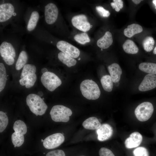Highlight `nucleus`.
I'll use <instances>...</instances> for the list:
<instances>
[{
  "label": "nucleus",
  "instance_id": "32",
  "mask_svg": "<svg viewBox=\"0 0 156 156\" xmlns=\"http://www.w3.org/2000/svg\"><path fill=\"white\" fill-rule=\"evenodd\" d=\"M133 153L134 156H149L147 149L142 146L135 148L133 150Z\"/></svg>",
  "mask_w": 156,
  "mask_h": 156
},
{
  "label": "nucleus",
  "instance_id": "31",
  "mask_svg": "<svg viewBox=\"0 0 156 156\" xmlns=\"http://www.w3.org/2000/svg\"><path fill=\"white\" fill-rule=\"evenodd\" d=\"M6 114L2 111L0 112V133L4 130L8 123V119Z\"/></svg>",
  "mask_w": 156,
  "mask_h": 156
},
{
  "label": "nucleus",
  "instance_id": "37",
  "mask_svg": "<svg viewBox=\"0 0 156 156\" xmlns=\"http://www.w3.org/2000/svg\"><path fill=\"white\" fill-rule=\"evenodd\" d=\"M142 0H132V1L135 4H138L140 3Z\"/></svg>",
  "mask_w": 156,
  "mask_h": 156
},
{
  "label": "nucleus",
  "instance_id": "6",
  "mask_svg": "<svg viewBox=\"0 0 156 156\" xmlns=\"http://www.w3.org/2000/svg\"><path fill=\"white\" fill-rule=\"evenodd\" d=\"M41 81L44 86L51 92L53 91L62 84L61 80L57 75L49 71L42 74Z\"/></svg>",
  "mask_w": 156,
  "mask_h": 156
},
{
  "label": "nucleus",
  "instance_id": "45",
  "mask_svg": "<svg viewBox=\"0 0 156 156\" xmlns=\"http://www.w3.org/2000/svg\"><path fill=\"white\" fill-rule=\"evenodd\" d=\"M85 156V155H80V156Z\"/></svg>",
  "mask_w": 156,
  "mask_h": 156
},
{
  "label": "nucleus",
  "instance_id": "27",
  "mask_svg": "<svg viewBox=\"0 0 156 156\" xmlns=\"http://www.w3.org/2000/svg\"><path fill=\"white\" fill-rule=\"evenodd\" d=\"M142 44L144 50L146 52H150L153 49L155 40L152 37L147 36L143 39Z\"/></svg>",
  "mask_w": 156,
  "mask_h": 156
},
{
  "label": "nucleus",
  "instance_id": "21",
  "mask_svg": "<svg viewBox=\"0 0 156 156\" xmlns=\"http://www.w3.org/2000/svg\"><path fill=\"white\" fill-rule=\"evenodd\" d=\"M36 79V75L35 74H30L21 78L19 80V83L21 85L25 86L26 88H29L34 85Z\"/></svg>",
  "mask_w": 156,
  "mask_h": 156
},
{
  "label": "nucleus",
  "instance_id": "16",
  "mask_svg": "<svg viewBox=\"0 0 156 156\" xmlns=\"http://www.w3.org/2000/svg\"><path fill=\"white\" fill-rule=\"evenodd\" d=\"M108 69L113 82L114 83L118 82L122 73L119 65L116 63H113L108 66Z\"/></svg>",
  "mask_w": 156,
  "mask_h": 156
},
{
  "label": "nucleus",
  "instance_id": "22",
  "mask_svg": "<svg viewBox=\"0 0 156 156\" xmlns=\"http://www.w3.org/2000/svg\"><path fill=\"white\" fill-rule=\"evenodd\" d=\"M139 69L142 71L149 74L156 75V64L144 62L140 64Z\"/></svg>",
  "mask_w": 156,
  "mask_h": 156
},
{
  "label": "nucleus",
  "instance_id": "28",
  "mask_svg": "<svg viewBox=\"0 0 156 156\" xmlns=\"http://www.w3.org/2000/svg\"><path fill=\"white\" fill-rule=\"evenodd\" d=\"M7 80L6 69L3 64L0 63V92L4 88Z\"/></svg>",
  "mask_w": 156,
  "mask_h": 156
},
{
  "label": "nucleus",
  "instance_id": "19",
  "mask_svg": "<svg viewBox=\"0 0 156 156\" xmlns=\"http://www.w3.org/2000/svg\"><path fill=\"white\" fill-rule=\"evenodd\" d=\"M101 125L99 119L94 117L88 118L84 120L82 123V125L85 129L89 130H96Z\"/></svg>",
  "mask_w": 156,
  "mask_h": 156
},
{
  "label": "nucleus",
  "instance_id": "13",
  "mask_svg": "<svg viewBox=\"0 0 156 156\" xmlns=\"http://www.w3.org/2000/svg\"><path fill=\"white\" fill-rule=\"evenodd\" d=\"M14 6L10 3H5L0 5V22H5L10 19L14 12Z\"/></svg>",
  "mask_w": 156,
  "mask_h": 156
},
{
  "label": "nucleus",
  "instance_id": "10",
  "mask_svg": "<svg viewBox=\"0 0 156 156\" xmlns=\"http://www.w3.org/2000/svg\"><path fill=\"white\" fill-rule=\"evenodd\" d=\"M58 14V10L53 3L47 4L44 8V16L46 22L49 25L54 23L56 21Z\"/></svg>",
  "mask_w": 156,
  "mask_h": 156
},
{
  "label": "nucleus",
  "instance_id": "23",
  "mask_svg": "<svg viewBox=\"0 0 156 156\" xmlns=\"http://www.w3.org/2000/svg\"><path fill=\"white\" fill-rule=\"evenodd\" d=\"M58 58L61 62L68 67L73 66L77 63L76 60L62 52L58 53Z\"/></svg>",
  "mask_w": 156,
  "mask_h": 156
},
{
  "label": "nucleus",
  "instance_id": "41",
  "mask_svg": "<svg viewBox=\"0 0 156 156\" xmlns=\"http://www.w3.org/2000/svg\"><path fill=\"white\" fill-rule=\"evenodd\" d=\"M119 82L115 83V85L116 87L118 86H119Z\"/></svg>",
  "mask_w": 156,
  "mask_h": 156
},
{
  "label": "nucleus",
  "instance_id": "11",
  "mask_svg": "<svg viewBox=\"0 0 156 156\" xmlns=\"http://www.w3.org/2000/svg\"><path fill=\"white\" fill-rule=\"evenodd\" d=\"M71 22L75 27L84 32L89 30L91 27L87 17L83 14L74 16L72 18Z\"/></svg>",
  "mask_w": 156,
  "mask_h": 156
},
{
  "label": "nucleus",
  "instance_id": "14",
  "mask_svg": "<svg viewBox=\"0 0 156 156\" xmlns=\"http://www.w3.org/2000/svg\"><path fill=\"white\" fill-rule=\"evenodd\" d=\"M98 139L104 141L109 139L112 135L113 130L112 127L107 123L103 124L96 130Z\"/></svg>",
  "mask_w": 156,
  "mask_h": 156
},
{
  "label": "nucleus",
  "instance_id": "44",
  "mask_svg": "<svg viewBox=\"0 0 156 156\" xmlns=\"http://www.w3.org/2000/svg\"><path fill=\"white\" fill-rule=\"evenodd\" d=\"M80 59V58H78V60H79Z\"/></svg>",
  "mask_w": 156,
  "mask_h": 156
},
{
  "label": "nucleus",
  "instance_id": "20",
  "mask_svg": "<svg viewBox=\"0 0 156 156\" xmlns=\"http://www.w3.org/2000/svg\"><path fill=\"white\" fill-rule=\"evenodd\" d=\"M124 51L128 54H134L138 53L139 48L135 42L130 39L127 40L122 46Z\"/></svg>",
  "mask_w": 156,
  "mask_h": 156
},
{
  "label": "nucleus",
  "instance_id": "9",
  "mask_svg": "<svg viewBox=\"0 0 156 156\" xmlns=\"http://www.w3.org/2000/svg\"><path fill=\"white\" fill-rule=\"evenodd\" d=\"M56 46L62 52L73 58L78 57L80 55L79 50L77 47L66 41H59L57 43Z\"/></svg>",
  "mask_w": 156,
  "mask_h": 156
},
{
  "label": "nucleus",
  "instance_id": "34",
  "mask_svg": "<svg viewBox=\"0 0 156 156\" xmlns=\"http://www.w3.org/2000/svg\"><path fill=\"white\" fill-rule=\"evenodd\" d=\"M97 12L102 17H107L110 15L109 12L101 6H97L96 7Z\"/></svg>",
  "mask_w": 156,
  "mask_h": 156
},
{
  "label": "nucleus",
  "instance_id": "17",
  "mask_svg": "<svg viewBox=\"0 0 156 156\" xmlns=\"http://www.w3.org/2000/svg\"><path fill=\"white\" fill-rule=\"evenodd\" d=\"M113 42L112 33L107 31L105 32L103 36L98 40L97 45L101 49H106L111 46Z\"/></svg>",
  "mask_w": 156,
  "mask_h": 156
},
{
  "label": "nucleus",
  "instance_id": "39",
  "mask_svg": "<svg viewBox=\"0 0 156 156\" xmlns=\"http://www.w3.org/2000/svg\"><path fill=\"white\" fill-rule=\"evenodd\" d=\"M38 95L40 97L42 96L43 95V92L41 91H39L38 93Z\"/></svg>",
  "mask_w": 156,
  "mask_h": 156
},
{
  "label": "nucleus",
  "instance_id": "1",
  "mask_svg": "<svg viewBox=\"0 0 156 156\" xmlns=\"http://www.w3.org/2000/svg\"><path fill=\"white\" fill-rule=\"evenodd\" d=\"M26 101L30 111L36 116L43 115L48 107L43 100L35 94H29L26 97Z\"/></svg>",
  "mask_w": 156,
  "mask_h": 156
},
{
  "label": "nucleus",
  "instance_id": "12",
  "mask_svg": "<svg viewBox=\"0 0 156 156\" xmlns=\"http://www.w3.org/2000/svg\"><path fill=\"white\" fill-rule=\"evenodd\" d=\"M156 87V75L148 74L144 78L138 87L139 90L146 91L153 89Z\"/></svg>",
  "mask_w": 156,
  "mask_h": 156
},
{
  "label": "nucleus",
  "instance_id": "18",
  "mask_svg": "<svg viewBox=\"0 0 156 156\" xmlns=\"http://www.w3.org/2000/svg\"><path fill=\"white\" fill-rule=\"evenodd\" d=\"M143 29L141 26L136 23H133L129 25L124 30V35L129 38H131L136 34L142 31Z\"/></svg>",
  "mask_w": 156,
  "mask_h": 156
},
{
  "label": "nucleus",
  "instance_id": "29",
  "mask_svg": "<svg viewBox=\"0 0 156 156\" xmlns=\"http://www.w3.org/2000/svg\"><path fill=\"white\" fill-rule=\"evenodd\" d=\"M36 71V68L34 65L26 64L23 67L20 77L22 78L28 75L35 74Z\"/></svg>",
  "mask_w": 156,
  "mask_h": 156
},
{
  "label": "nucleus",
  "instance_id": "38",
  "mask_svg": "<svg viewBox=\"0 0 156 156\" xmlns=\"http://www.w3.org/2000/svg\"><path fill=\"white\" fill-rule=\"evenodd\" d=\"M47 71H48L47 70L46 68H43L42 69L41 71V72L43 74L47 72Z\"/></svg>",
  "mask_w": 156,
  "mask_h": 156
},
{
  "label": "nucleus",
  "instance_id": "40",
  "mask_svg": "<svg viewBox=\"0 0 156 156\" xmlns=\"http://www.w3.org/2000/svg\"><path fill=\"white\" fill-rule=\"evenodd\" d=\"M152 2L155 5V8H156V0H153V1Z\"/></svg>",
  "mask_w": 156,
  "mask_h": 156
},
{
  "label": "nucleus",
  "instance_id": "7",
  "mask_svg": "<svg viewBox=\"0 0 156 156\" xmlns=\"http://www.w3.org/2000/svg\"><path fill=\"white\" fill-rule=\"evenodd\" d=\"M0 53L3 60L7 65H11L14 64L16 51L11 43L6 41L3 42L0 46Z\"/></svg>",
  "mask_w": 156,
  "mask_h": 156
},
{
  "label": "nucleus",
  "instance_id": "8",
  "mask_svg": "<svg viewBox=\"0 0 156 156\" xmlns=\"http://www.w3.org/2000/svg\"><path fill=\"white\" fill-rule=\"evenodd\" d=\"M64 140V137L62 133H54L48 136L44 139L43 142V146L46 149H53L60 145Z\"/></svg>",
  "mask_w": 156,
  "mask_h": 156
},
{
  "label": "nucleus",
  "instance_id": "15",
  "mask_svg": "<svg viewBox=\"0 0 156 156\" xmlns=\"http://www.w3.org/2000/svg\"><path fill=\"white\" fill-rule=\"evenodd\" d=\"M142 140V137L141 134L138 132H134L125 140V146L127 148L136 147L141 144Z\"/></svg>",
  "mask_w": 156,
  "mask_h": 156
},
{
  "label": "nucleus",
  "instance_id": "4",
  "mask_svg": "<svg viewBox=\"0 0 156 156\" xmlns=\"http://www.w3.org/2000/svg\"><path fill=\"white\" fill-rule=\"evenodd\" d=\"M50 114L53 121L66 122L69 120V117L72 115V112L68 107L63 105H57L52 107Z\"/></svg>",
  "mask_w": 156,
  "mask_h": 156
},
{
  "label": "nucleus",
  "instance_id": "30",
  "mask_svg": "<svg viewBox=\"0 0 156 156\" xmlns=\"http://www.w3.org/2000/svg\"><path fill=\"white\" fill-rule=\"evenodd\" d=\"M74 38L77 42L82 44H85L90 41L88 36L85 32L77 34L74 36Z\"/></svg>",
  "mask_w": 156,
  "mask_h": 156
},
{
  "label": "nucleus",
  "instance_id": "24",
  "mask_svg": "<svg viewBox=\"0 0 156 156\" xmlns=\"http://www.w3.org/2000/svg\"><path fill=\"white\" fill-rule=\"evenodd\" d=\"M39 18V15L38 12L34 11L32 12L27 26V29L28 31H31L35 29Z\"/></svg>",
  "mask_w": 156,
  "mask_h": 156
},
{
  "label": "nucleus",
  "instance_id": "43",
  "mask_svg": "<svg viewBox=\"0 0 156 156\" xmlns=\"http://www.w3.org/2000/svg\"><path fill=\"white\" fill-rule=\"evenodd\" d=\"M99 120L100 122H101V119H99Z\"/></svg>",
  "mask_w": 156,
  "mask_h": 156
},
{
  "label": "nucleus",
  "instance_id": "5",
  "mask_svg": "<svg viewBox=\"0 0 156 156\" xmlns=\"http://www.w3.org/2000/svg\"><path fill=\"white\" fill-rule=\"evenodd\" d=\"M153 111V104L149 102H144L137 106L134 112L136 118L139 120L144 122L150 118Z\"/></svg>",
  "mask_w": 156,
  "mask_h": 156
},
{
  "label": "nucleus",
  "instance_id": "35",
  "mask_svg": "<svg viewBox=\"0 0 156 156\" xmlns=\"http://www.w3.org/2000/svg\"><path fill=\"white\" fill-rule=\"evenodd\" d=\"M99 156H115L109 149L105 147L101 148L99 151Z\"/></svg>",
  "mask_w": 156,
  "mask_h": 156
},
{
  "label": "nucleus",
  "instance_id": "42",
  "mask_svg": "<svg viewBox=\"0 0 156 156\" xmlns=\"http://www.w3.org/2000/svg\"><path fill=\"white\" fill-rule=\"evenodd\" d=\"M153 53L154 54H156V47L154 48L153 50Z\"/></svg>",
  "mask_w": 156,
  "mask_h": 156
},
{
  "label": "nucleus",
  "instance_id": "3",
  "mask_svg": "<svg viewBox=\"0 0 156 156\" xmlns=\"http://www.w3.org/2000/svg\"><path fill=\"white\" fill-rule=\"evenodd\" d=\"M13 129L14 132L12 135V142L14 148L19 147L24 142V135L27 132V126L23 121L18 120L14 122Z\"/></svg>",
  "mask_w": 156,
  "mask_h": 156
},
{
  "label": "nucleus",
  "instance_id": "36",
  "mask_svg": "<svg viewBox=\"0 0 156 156\" xmlns=\"http://www.w3.org/2000/svg\"><path fill=\"white\" fill-rule=\"evenodd\" d=\"M45 156H66V154L63 150L58 149L47 152Z\"/></svg>",
  "mask_w": 156,
  "mask_h": 156
},
{
  "label": "nucleus",
  "instance_id": "33",
  "mask_svg": "<svg viewBox=\"0 0 156 156\" xmlns=\"http://www.w3.org/2000/svg\"><path fill=\"white\" fill-rule=\"evenodd\" d=\"M113 2L110 3L111 6L116 12H119L123 7V1L122 0H113Z\"/></svg>",
  "mask_w": 156,
  "mask_h": 156
},
{
  "label": "nucleus",
  "instance_id": "2",
  "mask_svg": "<svg viewBox=\"0 0 156 156\" xmlns=\"http://www.w3.org/2000/svg\"><path fill=\"white\" fill-rule=\"evenodd\" d=\"M82 95L89 100H95L99 97L101 91L96 83L92 80L86 79L80 85Z\"/></svg>",
  "mask_w": 156,
  "mask_h": 156
},
{
  "label": "nucleus",
  "instance_id": "25",
  "mask_svg": "<svg viewBox=\"0 0 156 156\" xmlns=\"http://www.w3.org/2000/svg\"><path fill=\"white\" fill-rule=\"evenodd\" d=\"M28 60V56L26 52L23 50L20 53L15 65V68L19 70L26 65Z\"/></svg>",
  "mask_w": 156,
  "mask_h": 156
},
{
  "label": "nucleus",
  "instance_id": "26",
  "mask_svg": "<svg viewBox=\"0 0 156 156\" xmlns=\"http://www.w3.org/2000/svg\"><path fill=\"white\" fill-rule=\"evenodd\" d=\"M101 81L104 90L106 91L111 92L113 88V81L111 76L108 75L103 76L101 79Z\"/></svg>",
  "mask_w": 156,
  "mask_h": 156
}]
</instances>
